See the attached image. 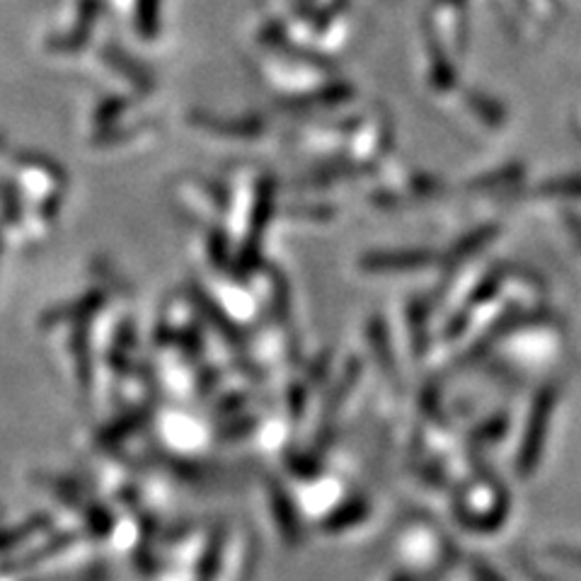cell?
<instances>
[{
  "label": "cell",
  "mask_w": 581,
  "mask_h": 581,
  "mask_svg": "<svg viewBox=\"0 0 581 581\" xmlns=\"http://www.w3.org/2000/svg\"><path fill=\"white\" fill-rule=\"evenodd\" d=\"M552 412V395L546 393L543 398H540L533 407V415H531V429H528L526 436V446H523V456H521V470H531L538 460L540 453V444L546 439V431H548V419Z\"/></svg>",
  "instance_id": "6da1fadb"
}]
</instances>
